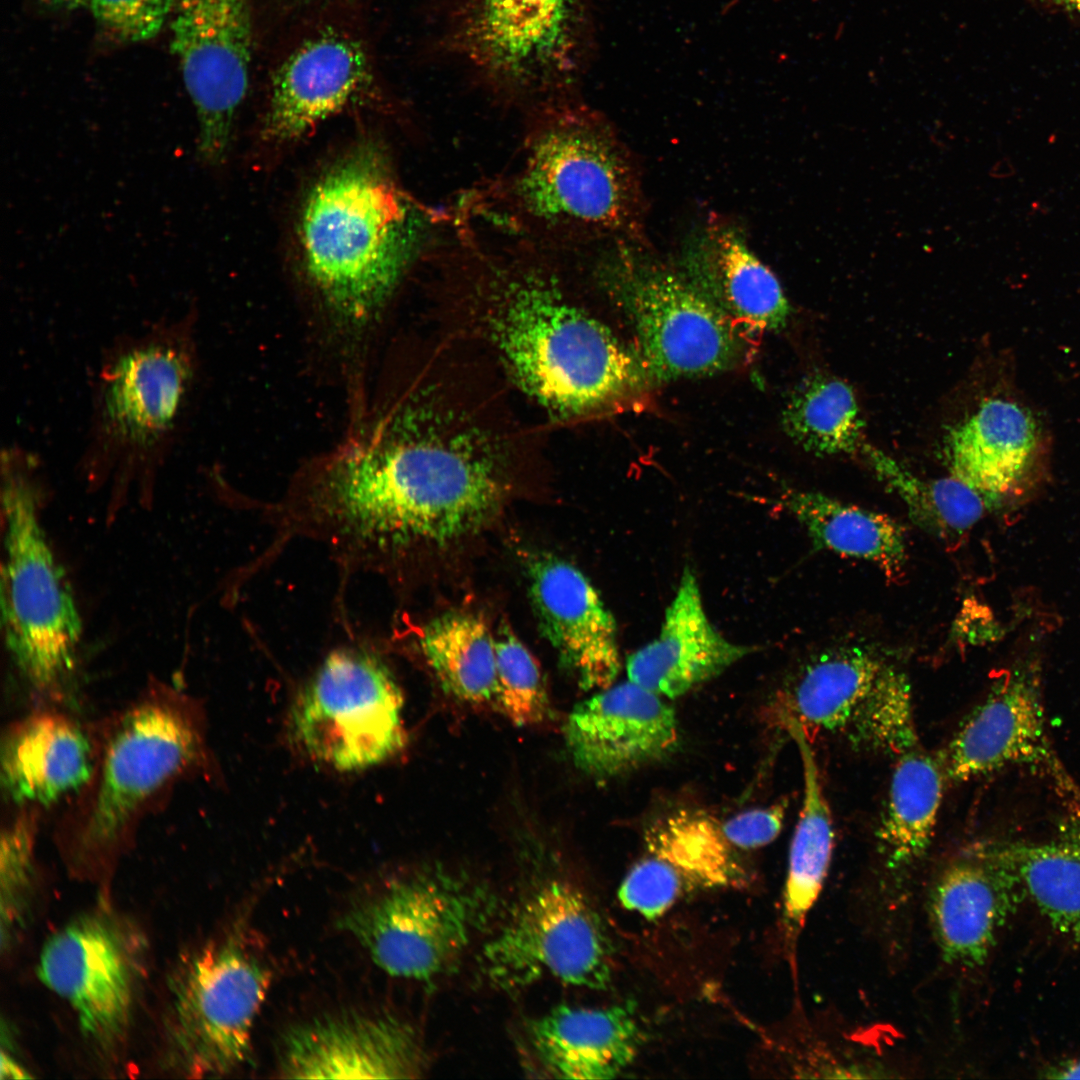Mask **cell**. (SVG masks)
I'll list each match as a JSON object with an SVG mask.
<instances>
[{
    "mask_svg": "<svg viewBox=\"0 0 1080 1080\" xmlns=\"http://www.w3.org/2000/svg\"><path fill=\"white\" fill-rule=\"evenodd\" d=\"M1024 897L983 841L961 849L937 871L926 896L928 924L950 969L979 968Z\"/></svg>",
    "mask_w": 1080,
    "mask_h": 1080,
    "instance_id": "d6986e66",
    "label": "cell"
},
{
    "mask_svg": "<svg viewBox=\"0 0 1080 1080\" xmlns=\"http://www.w3.org/2000/svg\"><path fill=\"white\" fill-rule=\"evenodd\" d=\"M0 1072L1 1079L31 1078V1075L28 1074L27 1071L20 1064H18L15 1059H13L10 1055L5 1054L4 1051H2L1 1053Z\"/></svg>",
    "mask_w": 1080,
    "mask_h": 1080,
    "instance_id": "7bdbcfd3",
    "label": "cell"
},
{
    "mask_svg": "<svg viewBox=\"0 0 1080 1080\" xmlns=\"http://www.w3.org/2000/svg\"><path fill=\"white\" fill-rule=\"evenodd\" d=\"M646 853L669 863L689 888L743 887L749 880L721 823L696 810H679L657 820L645 833Z\"/></svg>",
    "mask_w": 1080,
    "mask_h": 1080,
    "instance_id": "1f68e13d",
    "label": "cell"
},
{
    "mask_svg": "<svg viewBox=\"0 0 1080 1080\" xmlns=\"http://www.w3.org/2000/svg\"><path fill=\"white\" fill-rule=\"evenodd\" d=\"M360 45L325 34L299 47L277 70L264 123L266 139L285 143L341 111L369 81Z\"/></svg>",
    "mask_w": 1080,
    "mask_h": 1080,
    "instance_id": "7402d4cb",
    "label": "cell"
},
{
    "mask_svg": "<svg viewBox=\"0 0 1080 1080\" xmlns=\"http://www.w3.org/2000/svg\"><path fill=\"white\" fill-rule=\"evenodd\" d=\"M422 653L442 688L468 703L494 698V636L479 617L447 612L431 620L420 637Z\"/></svg>",
    "mask_w": 1080,
    "mask_h": 1080,
    "instance_id": "d6a6232c",
    "label": "cell"
},
{
    "mask_svg": "<svg viewBox=\"0 0 1080 1080\" xmlns=\"http://www.w3.org/2000/svg\"><path fill=\"white\" fill-rule=\"evenodd\" d=\"M36 820L32 811L20 812L2 831L0 852L1 944L8 946L22 923L34 868Z\"/></svg>",
    "mask_w": 1080,
    "mask_h": 1080,
    "instance_id": "74e56055",
    "label": "cell"
},
{
    "mask_svg": "<svg viewBox=\"0 0 1080 1080\" xmlns=\"http://www.w3.org/2000/svg\"><path fill=\"white\" fill-rule=\"evenodd\" d=\"M564 737L575 766L597 780L663 760L679 744L674 709L663 697L630 680L575 705Z\"/></svg>",
    "mask_w": 1080,
    "mask_h": 1080,
    "instance_id": "ac0fdd59",
    "label": "cell"
},
{
    "mask_svg": "<svg viewBox=\"0 0 1080 1080\" xmlns=\"http://www.w3.org/2000/svg\"><path fill=\"white\" fill-rule=\"evenodd\" d=\"M782 718L798 748L804 782L802 808L789 852L781 918L786 953L794 966L799 936L828 874L834 830L808 733L792 713L786 711Z\"/></svg>",
    "mask_w": 1080,
    "mask_h": 1080,
    "instance_id": "83f0119b",
    "label": "cell"
},
{
    "mask_svg": "<svg viewBox=\"0 0 1080 1080\" xmlns=\"http://www.w3.org/2000/svg\"><path fill=\"white\" fill-rule=\"evenodd\" d=\"M533 248L475 246L453 283L455 321L552 413L586 416L625 402L646 382L639 358L576 299L568 273Z\"/></svg>",
    "mask_w": 1080,
    "mask_h": 1080,
    "instance_id": "7a4b0ae2",
    "label": "cell"
},
{
    "mask_svg": "<svg viewBox=\"0 0 1080 1080\" xmlns=\"http://www.w3.org/2000/svg\"><path fill=\"white\" fill-rule=\"evenodd\" d=\"M886 664L874 650L858 645L820 653L795 683L791 713L804 729H849Z\"/></svg>",
    "mask_w": 1080,
    "mask_h": 1080,
    "instance_id": "f546056e",
    "label": "cell"
},
{
    "mask_svg": "<svg viewBox=\"0 0 1080 1080\" xmlns=\"http://www.w3.org/2000/svg\"><path fill=\"white\" fill-rule=\"evenodd\" d=\"M687 889L683 877L669 863L646 853L625 876L618 898L626 909L653 920L664 914Z\"/></svg>",
    "mask_w": 1080,
    "mask_h": 1080,
    "instance_id": "ab89813d",
    "label": "cell"
},
{
    "mask_svg": "<svg viewBox=\"0 0 1080 1080\" xmlns=\"http://www.w3.org/2000/svg\"><path fill=\"white\" fill-rule=\"evenodd\" d=\"M785 810L784 803L747 810L721 823V828L726 839L735 848L763 847L779 835Z\"/></svg>",
    "mask_w": 1080,
    "mask_h": 1080,
    "instance_id": "60d3db41",
    "label": "cell"
},
{
    "mask_svg": "<svg viewBox=\"0 0 1080 1080\" xmlns=\"http://www.w3.org/2000/svg\"><path fill=\"white\" fill-rule=\"evenodd\" d=\"M687 279L743 330L785 326L790 305L773 272L732 227L711 223L685 256Z\"/></svg>",
    "mask_w": 1080,
    "mask_h": 1080,
    "instance_id": "cb8c5ba5",
    "label": "cell"
},
{
    "mask_svg": "<svg viewBox=\"0 0 1080 1080\" xmlns=\"http://www.w3.org/2000/svg\"><path fill=\"white\" fill-rule=\"evenodd\" d=\"M458 375L422 376L315 464L295 500L303 528L376 562L485 526L504 502L520 439L488 393Z\"/></svg>",
    "mask_w": 1080,
    "mask_h": 1080,
    "instance_id": "6da1fadb",
    "label": "cell"
},
{
    "mask_svg": "<svg viewBox=\"0 0 1080 1080\" xmlns=\"http://www.w3.org/2000/svg\"><path fill=\"white\" fill-rule=\"evenodd\" d=\"M137 944L120 920L102 911L67 923L41 950L40 980L70 1005L82 1034L103 1051L128 1032L141 960Z\"/></svg>",
    "mask_w": 1080,
    "mask_h": 1080,
    "instance_id": "5bb4252c",
    "label": "cell"
},
{
    "mask_svg": "<svg viewBox=\"0 0 1080 1080\" xmlns=\"http://www.w3.org/2000/svg\"><path fill=\"white\" fill-rule=\"evenodd\" d=\"M532 112L517 162L495 187L491 208L502 225L541 248L631 232L637 179L609 126L569 98Z\"/></svg>",
    "mask_w": 1080,
    "mask_h": 1080,
    "instance_id": "277c9868",
    "label": "cell"
},
{
    "mask_svg": "<svg viewBox=\"0 0 1080 1080\" xmlns=\"http://www.w3.org/2000/svg\"><path fill=\"white\" fill-rule=\"evenodd\" d=\"M169 24L171 51L198 117V158L221 165L249 85L253 26L248 0H176Z\"/></svg>",
    "mask_w": 1080,
    "mask_h": 1080,
    "instance_id": "9a60e30c",
    "label": "cell"
},
{
    "mask_svg": "<svg viewBox=\"0 0 1080 1080\" xmlns=\"http://www.w3.org/2000/svg\"><path fill=\"white\" fill-rule=\"evenodd\" d=\"M983 843L1052 928L1080 941V809L1049 839Z\"/></svg>",
    "mask_w": 1080,
    "mask_h": 1080,
    "instance_id": "4316f807",
    "label": "cell"
},
{
    "mask_svg": "<svg viewBox=\"0 0 1080 1080\" xmlns=\"http://www.w3.org/2000/svg\"><path fill=\"white\" fill-rule=\"evenodd\" d=\"M426 1067L411 1024L390 1014L345 1011L290 1028L279 1071L289 1079H407Z\"/></svg>",
    "mask_w": 1080,
    "mask_h": 1080,
    "instance_id": "e0dca14e",
    "label": "cell"
},
{
    "mask_svg": "<svg viewBox=\"0 0 1080 1080\" xmlns=\"http://www.w3.org/2000/svg\"><path fill=\"white\" fill-rule=\"evenodd\" d=\"M780 505L805 528L816 549L868 561L889 580L903 576L905 529L889 515L815 491L789 490Z\"/></svg>",
    "mask_w": 1080,
    "mask_h": 1080,
    "instance_id": "f1b7e54d",
    "label": "cell"
},
{
    "mask_svg": "<svg viewBox=\"0 0 1080 1080\" xmlns=\"http://www.w3.org/2000/svg\"><path fill=\"white\" fill-rule=\"evenodd\" d=\"M759 646L737 644L710 622L697 579L685 567L656 639L626 661L628 680L668 699L719 676Z\"/></svg>",
    "mask_w": 1080,
    "mask_h": 1080,
    "instance_id": "44dd1931",
    "label": "cell"
},
{
    "mask_svg": "<svg viewBox=\"0 0 1080 1080\" xmlns=\"http://www.w3.org/2000/svg\"><path fill=\"white\" fill-rule=\"evenodd\" d=\"M945 778L963 782L1010 766L1040 769L1080 803V793L1052 748L1038 672L1008 671L954 735L940 760Z\"/></svg>",
    "mask_w": 1080,
    "mask_h": 1080,
    "instance_id": "2e32d148",
    "label": "cell"
},
{
    "mask_svg": "<svg viewBox=\"0 0 1080 1080\" xmlns=\"http://www.w3.org/2000/svg\"><path fill=\"white\" fill-rule=\"evenodd\" d=\"M426 217L382 152L365 144L329 169L299 219L306 274L329 312L355 329L382 311L416 258Z\"/></svg>",
    "mask_w": 1080,
    "mask_h": 1080,
    "instance_id": "3957f363",
    "label": "cell"
},
{
    "mask_svg": "<svg viewBox=\"0 0 1080 1080\" xmlns=\"http://www.w3.org/2000/svg\"><path fill=\"white\" fill-rule=\"evenodd\" d=\"M528 1047L553 1078H615L636 1058L645 1037L632 1003L604 1008L558 1005L529 1021Z\"/></svg>",
    "mask_w": 1080,
    "mask_h": 1080,
    "instance_id": "603a6c76",
    "label": "cell"
},
{
    "mask_svg": "<svg viewBox=\"0 0 1080 1080\" xmlns=\"http://www.w3.org/2000/svg\"><path fill=\"white\" fill-rule=\"evenodd\" d=\"M613 946L598 911L575 885L553 878L539 884L484 946L488 979L504 990L543 978L606 989Z\"/></svg>",
    "mask_w": 1080,
    "mask_h": 1080,
    "instance_id": "4fadbf2b",
    "label": "cell"
},
{
    "mask_svg": "<svg viewBox=\"0 0 1080 1080\" xmlns=\"http://www.w3.org/2000/svg\"><path fill=\"white\" fill-rule=\"evenodd\" d=\"M176 0H89L93 19L104 36L117 44L154 38L170 21Z\"/></svg>",
    "mask_w": 1080,
    "mask_h": 1080,
    "instance_id": "f35d334b",
    "label": "cell"
},
{
    "mask_svg": "<svg viewBox=\"0 0 1080 1080\" xmlns=\"http://www.w3.org/2000/svg\"><path fill=\"white\" fill-rule=\"evenodd\" d=\"M529 597L544 637L584 690L611 686L621 669L617 625L587 577L550 554L528 561Z\"/></svg>",
    "mask_w": 1080,
    "mask_h": 1080,
    "instance_id": "ffe728a7",
    "label": "cell"
},
{
    "mask_svg": "<svg viewBox=\"0 0 1080 1080\" xmlns=\"http://www.w3.org/2000/svg\"><path fill=\"white\" fill-rule=\"evenodd\" d=\"M494 639L496 684L493 699L514 725L527 726L543 721L549 712V701L537 661L507 624H500Z\"/></svg>",
    "mask_w": 1080,
    "mask_h": 1080,
    "instance_id": "8d00e7d4",
    "label": "cell"
},
{
    "mask_svg": "<svg viewBox=\"0 0 1080 1080\" xmlns=\"http://www.w3.org/2000/svg\"><path fill=\"white\" fill-rule=\"evenodd\" d=\"M492 908L486 888L436 866L353 904L338 927L387 974L430 985L457 967Z\"/></svg>",
    "mask_w": 1080,
    "mask_h": 1080,
    "instance_id": "9c48e42d",
    "label": "cell"
},
{
    "mask_svg": "<svg viewBox=\"0 0 1080 1080\" xmlns=\"http://www.w3.org/2000/svg\"><path fill=\"white\" fill-rule=\"evenodd\" d=\"M789 437L816 455L855 452L861 446L863 420L851 387L825 374L803 379L782 414Z\"/></svg>",
    "mask_w": 1080,
    "mask_h": 1080,
    "instance_id": "e575fe53",
    "label": "cell"
},
{
    "mask_svg": "<svg viewBox=\"0 0 1080 1080\" xmlns=\"http://www.w3.org/2000/svg\"><path fill=\"white\" fill-rule=\"evenodd\" d=\"M939 761L920 744L897 756L886 813L878 831L888 867L918 860L928 849L943 795Z\"/></svg>",
    "mask_w": 1080,
    "mask_h": 1080,
    "instance_id": "4dcf8cb0",
    "label": "cell"
},
{
    "mask_svg": "<svg viewBox=\"0 0 1080 1080\" xmlns=\"http://www.w3.org/2000/svg\"><path fill=\"white\" fill-rule=\"evenodd\" d=\"M1051 1079H1080V1057L1056 1064L1045 1071Z\"/></svg>",
    "mask_w": 1080,
    "mask_h": 1080,
    "instance_id": "b9f144b4",
    "label": "cell"
},
{
    "mask_svg": "<svg viewBox=\"0 0 1080 1080\" xmlns=\"http://www.w3.org/2000/svg\"><path fill=\"white\" fill-rule=\"evenodd\" d=\"M863 450L878 478L902 499L911 519L946 542L968 532L997 503L951 475L921 479L881 450L868 445Z\"/></svg>",
    "mask_w": 1080,
    "mask_h": 1080,
    "instance_id": "836d02e7",
    "label": "cell"
},
{
    "mask_svg": "<svg viewBox=\"0 0 1080 1080\" xmlns=\"http://www.w3.org/2000/svg\"><path fill=\"white\" fill-rule=\"evenodd\" d=\"M271 976L240 929L185 957L169 985V1064L187 1077L204 1078L245 1063Z\"/></svg>",
    "mask_w": 1080,
    "mask_h": 1080,
    "instance_id": "8fae6325",
    "label": "cell"
},
{
    "mask_svg": "<svg viewBox=\"0 0 1080 1080\" xmlns=\"http://www.w3.org/2000/svg\"><path fill=\"white\" fill-rule=\"evenodd\" d=\"M1042 4L1080 14V0H1034Z\"/></svg>",
    "mask_w": 1080,
    "mask_h": 1080,
    "instance_id": "f6af8a7d",
    "label": "cell"
},
{
    "mask_svg": "<svg viewBox=\"0 0 1080 1080\" xmlns=\"http://www.w3.org/2000/svg\"><path fill=\"white\" fill-rule=\"evenodd\" d=\"M1041 444L1031 413L1013 401L995 398L950 430L945 452L951 476L998 502L1024 480Z\"/></svg>",
    "mask_w": 1080,
    "mask_h": 1080,
    "instance_id": "484cf974",
    "label": "cell"
},
{
    "mask_svg": "<svg viewBox=\"0 0 1080 1080\" xmlns=\"http://www.w3.org/2000/svg\"><path fill=\"white\" fill-rule=\"evenodd\" d=\"M94 772L87 736L68 717L39 712L8 728L1 745V783L24 807L50 805L85 787Z\"/></svg>",
    "mask_w": 1080,
    "mask_h": 1080,
    "instance_id": "d4e9b609",
    "label": "cell"
},
{
    "mask_svg": "<svg viewBox=\"0 0 1080 1080\" xmlns=\"http://www.w3.org/2000/svg\"><path fill=\"white\" fill-rule=\"evenodd\" d=\"M452 8L457 50L496 92L532 109L569 98L586 0H454Z\"/></svg>",
    "mask_w": 1080,
    "mask_h": 1080,
    "instance_id": "30bf717a",
    "label": "cell"
},
{
    "mask_svg": "<svg viewBox=\"0 0 1080 1080\" xmlns=\"http://www.w3.org/2000/svg\"><path fill=\"white\" fill-rule=\"evenodd\" d=\"M39 2L51 11L71 12L87 7L89 0H39Z\"/></svg>",
    "mask_w": 1080,
    "mask_h": 1080,
    "instance_id": "ee69618b",
    "label": "cell"
},
{
    "mask_svg": "<svg viewBox=\"0 0 1080 1080\" xmlns=\"http://www.w3.org/2000/svg\"><path fill=\"white\" fill-rule=\"evenodd\" d=\"M203 748L191 699L169 687L140 697L114 725L88 792L67 824L71 858L87 866L112 860L144 814L198 766Z\"/></svg>",
    "mask_w": 1080,
    "mask_h": 1080,
    "instance_id": "8992f818",
    "label": "cell"
},
{
    "mask_svg": "<svg viewBox=\"0 0 1080 1080\" xmlns=\"http://www.w3.org/2000/svg\"><path fill=\"white\" fill-rule=\"evenodd\" d=\"M403 695L377 657L337 650L296 698L291 728L312 760L339 771L373 767L404 746Z\"/></svg>",
    "mask_w": 1080,
    "mask_h": 1080,
    "instance_id": "7c38bea8",
    "label": "cell"
},
{
    "mask_svg": "<svg viewBox=\"0 0 1080 1080\" xmlns=\"http://www.w3.org/2000/svg\"><path fill=\"white\" fill-rule=\"evenodd\" d=\"M848 730L859 742L896 756L919 744L904 672L885 665Z\"/></svg>",
    "mask_w": 1080,
    "mask_h": 1080,
    "instance_id": "d590c367",
    "label": "cell"
},
{
    "mask_svg": "<svg viewBox=\"0 0 1080 1080\" xmlns=\"http://www.w3.org/2000/svg\"><path fill=\"white\" fill-rule=\"evenodd\" d=\"M39 469L32 451L16 443L2 449V618L18 670L34 688L51 691L74 667L82 624L37 514Z\"/></svg>",
    "mask_w": 1080,
    "mask_h": 1080,
    "instance_id": "52a82bcc",
    "label": "cell"
},
{
    "mask_svg": "<svg viewBox=\"0 0 1080 1080\" xmlns=\"http://www.w3.org/2000/svg\"><path fill=\"white\" fill-rule=\"evenodd\" d=\"M593 274L630 326L647 376L665 381L711 375L744 360L745 330L682 272L617 244L597 260Z\"/></svg>",
    "mask_w": 1080,
    "mask_h": 1080,
    "instance_id": "ba28073f",
    "label": "cell"
},
{
    "mask_svg": "<svg viewBox=\"0 0 1080 1080\" xmlns=\"http://www.w3.org/2000/svg\"><path fill=\"white\" fill-rule=\"evenodd\" d=\"M1016 169L1010 159L1004 158L994 167L993 175L1001 178L1010 177L1014 175Z\"/></svg>",
    "mask_w": 1080,
    "mask_h": 1080,
    "instance_id": "bcb514c9",
    "label": "cell"
},
{
    "mask_svg": "<svg viewBox=\"0 0 1080 1080\" xmlns=\"http://www.w3.org/2000/svg\"><path fill=\"white\" fill-rule=\"evenodd\" d=\"M196 311L117 336L100 358L80 467L94 485L147 490L189 422L199 384Z\"/></svg>",
    "mask_w": 1080,
    "mask_h": 1080,
    "instance_id": "5b68a950",
    "label": "cell"
}]
</instances>
